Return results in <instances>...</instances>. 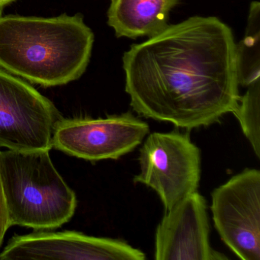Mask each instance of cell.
<instances>
[{
    "label": "cell",
    "instance_id": "1",
    "mask_svg": "<svg viewBox=\"0 0 260 260\" xmlns=\"http://www.w3.org/2000/svg\"><path fill=\"white\" fill-rule=\"evenodd\" d=\"M125 90L141 116L182 128L207 127L238 106L236 44L215 17L194 16L131 47Z\"/></svg>",
    "mask_w": 260,
    "mask_h": 260
},
{
    "label": "cell",
    "instance_id": "2",
    "mask_svg": "<svg viewBox=\"0 0 260 260\" xmlns=\"http://www.w3.org/2000/svg\"><path fill=\"white\" fill-rule=\"evenodd\" d=\"M94 35L80 14L0 17V68L45 87L78 80L86 71Z\"/></svg>",
    "mask_w": 260,
    "mask_h": 260
},
{
    "label": "cell",
    "instance_id": "3",
    "mask_svg": "<svg viewBox=\"0 0 260 260\" xmlns=\"http://www.w3.org/2000/svg\"><path fill=\"white\" fill-rule=\"evenodd\" d=\"M0 174L10 226L52 231L75 214L77 196L50 150H0Z\"/></svg>",
    "mask_w": 260,
    "mask_h": 260
},
{
    "label": "cell",
    "instance_id": "4",
    "mask_svg": "<svg viewBox=\"0 0 260 260\" xmlns=\"http://www.w3.org/2000/svg\"><path fill=\"white\" fill-rule=\"evenodd\" d=\"M139 162L141 172L134 182L153 188L167 211L197 191L201 177L200 150L187 134H150L140 150Z\"/></svg>",
    "mask_w": 260,
    "mask_h": 260
},
{
    "label": "cell",
    "instance_id": "5",
    "mask_svg": "<svg viewBox=\"0 0 260 260\" xmlns=\"http://www.w3.org/2000/svg\"><path fill=\"white\" fill-rule=\"evenodd\" d=\"M61 118L54 103L16 75L0 69V148L51 150Z\"/></svg>",
    "mask_w": 260,
    "mask_h": 260
},
{
    "label": "cell",
    "instance_id": "6",
    "mask_svg": "<svg viewBox=\"0 0 260 260\" xmlns=\"http://www.w3.org/2000/svg\"><path fill=\"white\" fill-rule=\"evenodd\" d=\"M150 127L131 113L106 118H60L52 137L53 148L89 161L117 159L133 151Z\"/></svg>",
    "mask_w": 260,
    "mask_h": 260
},
{
    "label": "cell",
    "instance_id": "7",
    "mask_svg": "<svg viewBox=\"0 0 260 260\" xmlns=\"http://www.w3.org/2000/svg\"><path fill=\"white\" fill-rule=\"evenodd\" d=\"M214 226L243 260H260V172L246 169L211 193Z\"/></svg>",
    "mask_w": 260,
    "mask_h": 260
},
{
    "label": "cell",
    "instance_id": "8",
    "mask_svg": "<svg viewBox=\"0 0 260 260\" xmlns=\"http://www.w3.org/2000/svg\"><path fill=\"white\" fill-rule=\"evenodd\" d=\"M145 254L115 239L77 231H35L15 235L0 252L1 260H144Z\"/></svg>",
    "mask_w": 260,
    "mask_h": 260
},
{
    "label": "cell",
    "instance_id": "9",
    "mask_svg": "<svg viewBox=\"0 0 260 260\" xmlns=\"http://www.w3.org/2000/svg\"><path fill=\"white\" fill-rule=\"evenodd\" d=\"M207 204L198 191L167 211L156 228V260H219L226 257L211 247Z\"/></svg>",
    "mask_w": 260,
    "mask_h": 260
},
{
    "label": "cell",
    "instance_id": "10",
    "mask_svg": "<svg viewBox=\"0 0 260 260\" xmlns=\"http://www.w3.org/2000/svg\"><path fill=\"white\" fill-rule=\"evenodd\" d=\"M177 0H111L108 23L117 37L152 38L168 28L169 13Z\"/></svg>",
    "mask_w": 260,
    "mask_h": 260
},
{
    "label": "cell",
    "instance_id": "11",
    "mask_svg": "<svg viewBox=\"0 0 260 260\" xmlns=\"http://www.w3.org/2000/svg\"><path fill=\"white\" fill-rule=\"evenodd\" d=\"M237 80L247 87L260 79V4L252 3L243 41L236 45Z\"/></svg>",
    "mask_w": 260,
    "mask_h": 260
},
{
    "label": "cell",
    "instance_id": "12",
    "mask_svg": "<svg viewBox=\"0 0 260 260\" xmlns=\"http://www.w3.org/2000/svg\"><path fill=\"white\" fill-rule=\"evenodd\" d=\"M246 93L240 98L233 113L250 143L257 157H260V79L247 86Z\"/></svg>",
    "mask_w": 260,
    "mask_h": 260
},
{
    "label": "cell",
    "instance_id": "13",
    "mask_svg": "<svg viewBox=\"0 0 260 260\" xmlns=\"http://www.w3.org/2000/svg\"><path fill=\"white\" fill-rule=\"evenodd\" d=\"M10 228L5 199H4V190H3L2 179L0 174V247L4 242L6 233Z\"/></svg>",
    "mask_w": 260,
    "mask_h": 260
},
{
    "label": "cell",
    "instance_id": "14",
    "mask_svg": "<svg viewBox=\"0 0 260 260\" xmlns=\"http://www.w3.org/2000/svg\"><path fill=\"white\" fill-rule=\"evenodd\" d=\"M16 0H0V9L4 8L5 6L9 5Z\"/></svg>",
    "mask_w": 260,
    "mask_h": 260
}]
</instances>
